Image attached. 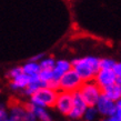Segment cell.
Listing matches in <instances>:
<instances>
[{"label": "cell", "instance_id": "1", "mask_svg": "<svg viewBox=\"0 0 121 121\" xmlns=\"http://www.w3.org/2000/svg\"><path fill=\"white\" fill-rule=\"evenodd\" d=\"M100 58L95 56H86L82 58H76L71 60V69L79 76L82 81L93 80L95 72L99 70Z\"/></svg>", "mask_w": 121, "mask_h": 121}, {"label": "cell", "instance_id": "2", "mask_svg": "<svg viewBox=\"0 0 121 121\" xmlns=\"http://www.w3.org/2000/svg\"><path fill=\"white\" fill-rule=\"evenodd\" d=\"M57 90H53L48 87H42L38 89L36 92L29 97V103L32 106L42 107V108H53L55 107L56 97H57Z\"/></svg>", "mask_w": 121, "mask_h": 121}, {"label": "cell", "instance_id": "3", "mask_svg": "<svg viewBox=\"0 0 121 121\" xmlns=\"http://www.w3.org/2000/svg\"><path fill=\"white\" fill-rule=\"evenodd\" d=\"M77 92L80 95L84 102L87 103V106H95L97 100L102 95L101 88L95 83V80L83 81Z\"/></svg>", "mask_w": 121, "mask_h": 121}, {"label": "cell", "instance_id": "4", "mask_svg": "<svg viewBox=\"0 0 121 121\" xmlns=\"http://www.w3.org/2000/svg\"><path fill=\"white\" fill-rule=\"evenodd\" d=\"M9 117L17 121H37L29 103H21L20 101H11L8 109Z\"/></svg>", "mask_w": 121, "mask_h": 121}, {"label": "cell", "instance_id": "5", "mask_svg": "<svg viewBox=\"0 0 121 121\" xmlns=\"http://www.w3.org/2000/svg\"><path fill=\"white\" fill-rule=\"evenodd\" d=\"M82 82L83 81L81 80L79 76L74 72V70L70 69L69 71H67L66 73L61 76V78L59 79L58 81L59 90L70 92V93H74V92L78 91V89L80 88Z\"/></svg>", "mask_w": 121, "mask_h": 121}, {"label": "cell", "instance_id": "6", "mask_svg": "<svg viewBox=\"0 0 121 121\" xmlns=\"http://www.w3.org/2000/svg\"><path fill=\"white\" fill-rule=\"evenodd\" d=\"M71 106H72V93L58 90L53 108L57 109V111H58L59 113L68 117L69 111L71 109Z\"/></svg>", "mask_w": 121, "mask_h": 121}, {"label": "cell", "instance_id": "7", "mask_svg": "<svg viewBox=\"0 0 121 121\" xmlns=\"http://www.w3.org/2000/svg\"><path fill=\"white\" fill-rule=\"evenodd\" d=\"M121 103V100L114 102L112 100L108 99L107 97H104L103 95H100V98L97 100V102L95 104V108L97 109L99 116H102V117H108V116H111V114L114 113V111L117 110L118 106Z\"/></svg>", "mask_w": 121, "mask_h": 121}, {"label": "cell", "instance_id": "8", "mask_svg": "<svg viewBox=\"0 0 121 121\" xmlns=\"http://www.w3.org/2000/svg\"><path fill=\"white\" fill-rule=\"evenodd\" d=\"M87 107H88L87 103L83 101V99L80 97V95L78 92H74V93H72V106H71L68 117L71 120L74 121L80 120Z\"/></svg>", "mask_w": 121, "mask_h": 121}, {"label": "cell", "instance_id": "9", "mask_svg": "<svg viewBox=\"0 0 121 121\" xmlns=\"http://www.w3.org/2000/svg\"><path fill=\"white\" fill-rule=\"evenodd\" d=\"M93 80L95 81V83L99 86L100 88L102 89L107 86L114 83L117 80V77L114 76L111 69H99L95 72Z\"/></svg>", "mask_w": 121, "mask_h": 121}, {"label": "cell", "instance_id": "10", "mask_svg": "<svg viewBox=\"0 0 121 121\" xmlns=\"http://www.w3.org/2000/svg\"><path fill=\"white\" fill-rule=\"evenodd\" d=\"M71 69V62L69 60H66V59H59V60H56L55 67L52 69V76H53V79L57 81H59V79L61 78V76L66 73L67 71H69Z\"/></svg>", "mask_w": 121, "mask_h": 121}, {"label": "cell", "instance_id": "11", "mask_svg": "<svg viewBox=\"0 0 121 121\" xmlns=\"http://www.w3.org/2000/svg\"><path fill=\"white\" fill-rule=\"evenodd\" d=\"M102 95L107 97L108 99L112 100L114 102H117L121 100V84L120 83H112L110 86H107L104 88L101 89Z\"/></svg>", "mask_w": 121, "mask_h": 121}, {"label": "cell", "instance_id": "12", "mask_svg": "<svg viewBox=\"0 0 121 121\" xmlns=\"http://www.w3.org/2000/svg\"><path fill=\"white\" fill-rule=\"evenodd\" d=\"M10 81V88L15 91H23L28 83L30 81V77H28L27 74H25L23 72H21L20 74H18L17 77L12 78Z\"/></svg>", "mask_w": 121, "mask_h": 121}, {"label": "cell", "instance_id": "13", "mask_svg": "<svg viewBox=\"0 0 121 121\" xmlns=\"http://www.w3.org/2000/svg\"><path fill=\"white\" fill-rule=\"evenodd\" d=\"M29 107H30V109H31V111L33 112V114H35L37 121H52V116L47 108L32 106L30 103H29Z\"/></svg>", "mask_w": 121, "mask_h": 121}, {"label": "cell", "instance_id": "14", "mask_svg": "<svg viewBox=\"0 0 121 121\" xmlns=\"http://www.w3.org/2000/svg\"><path fill=\"white\" fill-rule=\"evenodd\" d=\"M42 87H47V86L44 84V82H42V81L40 80L39 76H33V77H30L29 83H28V86L25 88L23 92H25L26 95L30 97L33 92H36L38 89L42 88Z\"/></svg>", "mask_w": 121, "mask_h": 121}, {"label": "cell", "instance_id": "15", "mask_svg": "<svg viewBox=\"0 0 121 121\" xmlns=\"http://www.w3.org/2000/svg\"><path fill=\"white\" fill-rule=\"evenodd\" d=\"M21 69H22V72H23L25 74H27L28 77L38 76L39 72H40V66H39V62L30 61V60H28L25 65H22Z\"/></svg>", "mask_w": 121, "mask_h": 121}, {"label": "cell", "instance_id": "16", "mask_svg": "<svg viewBox=\"0 0 121 121\" xmlns=\"http://www.w3.org/2000/svg\"><path fill=\"white\" fill-rule=\"evenodd\" d=\"M98 118H99V113L95 106H88L86 108L81 119H83V121H97Z\"/></svg>", "mask_w": 121, "mask_h": 121}, {"label": "cell", "instance_id": "17", "mask_svg": "<svg viewBox=\"0 0 121 121\" xmlns=\"http://www.w3.org/2000/svg\"><path fill=\"white\" fill-rule=\"evenodd\" d=\"M56 63V59L53 57H46L44 56L43 58L39 61V66H40V70H52L53 67H55Z\"/></svg>", "mask_w": 121, "mask_h": 121}, {"label": "cell", "instance_id": "18", "mask_svg": "<svg viewBox=\"0 0 121 121\" xmlns=\"http://www.w3.org/2000/svg\"><path fill=\"white\" fill-rule=\"evenodd\" d=\"M39 78H40V80L42 82H44V84L47 86L50 81L55 80L53 79V76H52V70H40V72H39Z\"/></svg>", "mask_w": 121, "mask_h": 121}, {"label": "cell", "instance_id": "19", "mask_svg": "<svg viewBox=\"0 0 121 121\" xmlns=\"http://www.w3.org/2000/svg\"><path fill=\"white\" fill-rule=\"evenodd\" d=\"M114 62H116V60L112 58H100L99 69H111Z\"/></svg>", "mask_w": 121, "mask_h": 121}, {"label": "cell", "instance_id": "20", "mask_svg": "<svg viewBox=\"0 0 121 121\" xmlns=\"http://www.w3.org/2000/svg\"><path fill=\"white\" fill-rule=\"evenodd\" d=\"M101 121H121V103L118 106L117 110L114 111L113 114L108 116V117H103Z\"/></svg>", "mask_w": 121, "mask_h": 121}, {"label": "cell", "instance_id": "21", "mask_svg": "<svg viewBox=\"0 0 121 121\" xmlns=\"http://www.w3.org/2000/svg\"><path fill=\"white\" fill-rule=\"evenodd\" d=\"M22 72V69H21V66L19 67H13V68H11L9 71L7 72V78L9 80H11L12 78L17 77L18 74H20Z\"/></svg>", "mask_w": 121, "mask_h": 121}, {"label": "cell", "instance_id": "22", "mask_svg": "<svg viewBox=\"0 0 121 121\" xmlns=\"http://www.w3.org/2000/svg\"><path fill=\"white\" fill-rule=\"evenodd\" d=\"M111 70H112V72H113L114 76L117 78H121V63L120 62L116 61L114 65L112 66V68H111Z\"/></svg>", "mask_w": 121, "mask_h": 121}, {"label": "cell", "instance_id": "23", "mask_svg": "<svg viewBox=\"0 0 121 121\" xmlns=\"http://www.w3.org/2000/svg\"><path fill=\"white\" fill-rule=\"evenodd\" d=\"M7 117H9V113H8V109L4 106H0V121L4 120Z\"/></svg>", "mask_w": 121, "mask_h": 121}, {"label": "cell", "instance_id": "24", "mask_svg": "<svg viewBox=\"0 0 121 121\" xmlns=\"http://www.w3.org/2000/svg\"><path fill=\"white\" fill-rule=\"evenodd\" d=\"M43 57H44V53H40V55H36V56H33V57H31L29 60L30 61H36V62H39Z\"/></svg>", "mask_w": 121, "mask_h": 121}, {"label": "cell", "instance_id": "25", "mask_svg": "<svg viewBox=\"0 0 121 121\" xmlns=\"http://www.w3.org/2000/svg\"><path fill=\"white\" fill-rule=\"evenodd\" d=\"M2 121H17V120H15V119H12L11 117H7L4 120H2Z\"/></svg>", "mask_w": 121, "mask_h": 121}, {"label": "cell", "instance_id": "26", "mask_svg": "<svg viewBox=\"0 0 121 121\" xmlns=\"http://www.w3.org/2000/svg\"><path fill=\"white\" fill-rule=\"evenodd\" d=\"M69 121H74V120H71V119H70V120H69Z\"/></svg>", "mask_w": 121, "mask_h": 121}]
</instances>
